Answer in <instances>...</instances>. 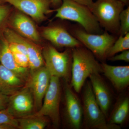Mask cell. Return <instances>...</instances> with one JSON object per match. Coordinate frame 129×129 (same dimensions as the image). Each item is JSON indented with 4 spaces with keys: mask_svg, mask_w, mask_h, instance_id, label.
I'll list each match as a JSON object with an SVG mask.
<instances>
[{
    "mask_svg": "<svg viewBox=\"0 0 129 129\" xmlns=\"http://www.w3.org/2000/svg\"><path fill=\"white\" fill-rule=\"evenodd\" d=\"M71 85L79 93L91 75L102 73L101 64L90 50L83 46L72 48Z\"/></svg>",
    "mask_w": 129,
    "mask_h": 129,
    "instance_id": "1",
    "label": "cell"
},
{
    "mask_svg": "<svg viewBox=\"0 0 129 129\" xmlns=\"http://www.w3.org/2000/svg\"><path fill=\"white\" fill-rule=\"evenodd\" d=\"M55 17L75 22L89 33L100 34L101 26L88 7L72 0H62V3L55 10Z\"/></svg>",
    "mask_w": 129,
    "mask_h": 129,
    "instance_id": "2",
    "label": "cell"
},
{
    "mask_svg": "<svg viewBox=\"0 0 129 129\" xmlns=\"http://www.w3.org/2000/svg\"><path fill=\"white\" fill-rule=\"evenodd\" d=\"M125 5L120 0H96L90 8L101 27L112 34H118L119 16Z\"/></svg>",
    "mask_w": 129,
    "mask_h": 129,
    "instance_id": "3",
    "label": "cell"
},
{
    "mask_svg": "<svg viewBox=\"0 0 129 129\" xmlns=\"http://www.w3.org/2000/svg\"><path fill=\"white\" fill-rule=\"evenodd\" d=\"M83 117L86 127L95 129H119V125L109 124L98 104L89 81L85 84L83 93Z\"/></svg>",
    "mask_w": 129,
    "mask_h": 129,
    "instance_id": "4",
    "label": "cell"
},
{
    "mask_svg": "<svg viewBox=\"0 0 129 129\" xmlns=\"http://www.w3.org/2000/svg\"><path fill=\"white\" fill-rule=\"evenodd\" d=\"M73 35L101 60L107 58L108 50L116 40L114 36L107 31L100 34L75 29L73 30Z\"/></svg>",
    "mask_w": 129,
    "mask_h": 129,
    "instance_id": "5",
    "label": "cell"
},
{
    "mask_svg": "<svg viewBox=\"0 0 129 129\" xmlns=\"http://www.w3.org/2000/svg\"><path fill=\"white\" fill-rule=\"evenodd\" d=\"M60 78L51 76L48 90L40 108L34 115L48 117L54 126L58 127L60 123V106L61 90Z\"/></svg>",
    "mask_w": 129,
    "mask_h": 129,
    "instance_id": "6",
    "label": "cell"
},
{
    "mask_svg": "<svg viewBox=\"0 0 129 129\" xmlns=\"http://www.w3.org/2000/svg\"><path fill=\"white\" fill-rule=\"evenodd\" d=\"M43 54L45 67L51 76L68 79L72 66V51L60 52L48 46L44 49Z\"/></svg>",
    "mask_w": 129,
    "mask_h": 129,
    "instance_id": "7",
    "label": "cell"
},
{
    "mask_svg": "<svg viewBox=\"0 0 129 129\" xmlns=\"http://www.w3.org/2000/svg\"><path fill=\"white\" fill-rule=\"evenodd\" d=\"M34 104L32 92L27 87L9 96L6 109L13 117L18 118L32 115Z\"/></svg>",
    "mask_w": 129,
    "mask_h": 129,
    "instance_id": "8",
    "label": "cell"
},
{
    "mask_svg": "<svg viewBox=\"0 0 129 129\" xmlns=\"http://www.w3.org/2000/svg\"><path fill=\"white\" fill-rule=\"evenodd\" d=\"M51 75L45 66L31 73L27 86L32 92L36 109L39 110L47 90Z\"/></svg>",
    "mask_w": 129,
    "mask_h": 129,
    "instance_id": "9",
    "label": "cell"
},
{
    "mask_svg": "<svg viewBox=\"0 0 129 129\" xmlns=\"http://www.w3.org/2000/svg\"><path fill=\"white\" fill-rule=\"evenodd\" d=\"M64 93L65 117L67 123L72 129H80L83 122V105L78 97L67 85L64 88Z\"/></svg>",
    "mask_w": 129,
    "mask_h": 129,
    "instance_id": "10",
    "label": "cell"
},
{
    "mask_svg": "<svg viewBox=\"0 0 129 129\" xmlns=\"http://www.w3.org/2000/svg\"><path fill=\"white\" fill-rule=\"evenodd\" d=\"M12 5L35 20H44L46 15L51 12L50 0H2Z\"/></svg>",
    "mask_w": 129,
    "mask_h": 129,
    "instance_id": "11",
    "label": "cell"
},
{
    "mask_svg": "<svg viewBox=\"0 0 129 129\" xmlns=\"http://www.w3.org/2000/svg\"><path fill=\"white\" fill-rule=\"evenodd\" d=\"M42 35L45 39L58 47L73 48L83 46L75 37L60 26L45 28L42 32Z\"/></svg>",
    "mask_w": 129,
    "mask_h": 129,
    "instance_id": "12",
    "label": "cell"
},
{
    "mask_svg": "<svg viewBox=\"0 0 129 129\" xmlns=\"http://www.w3.org/2000/svg\"><path fill=\"white\" fill-rule=\"evenodd\" d=\"M89 78L96 100L106 117L112 103L110 91L99 74H92Z\"/></svg>",
    "mask_w": 129,
    "mask_h": 129,
    "instance_id": "13",
    "label": "cell"
},
{
    "mask_svg": "<svg viewBox=\"0 0 129 129\" xmlns=\"http://www.w3.org/2000/svg\"><path fill=\"white\" fill-rule=\"evenodd\" d=\"M101 65L102 73L117 89H124L129 85V66H113L105 63Z\"/></svg>",
    "mask_w": 129,
    "mask_h": 129,
    "instance_id": "14",
    "label": "cell"
},
{
    "mask_svg": "<svg viewBox=\"0 0 129 129\" xmlns=\"http://www.w3.org/2000/svg\"><path fill=\"white\" fill-rule=\"evenodd\" d=\"M23 79L14 72L0 64V90L10 96L21 89Z\"/></svg>",
    "mask_w": 129,
    "mask_h": 129,
    "instance_id": "15",
    "label": "cell"
},
{
    "mask_svg": "<svg viewBox=\"0 0 129 129\" xmlns=\"http://www.w3.org/2000/svg\"><path fill=\"white\" fill-rule=\"evenodd\" d=\"M13 27L21 34L31 40L38 41L40 35L34 24L27 16L18 13L13 17L12 21Z\"/></svg>",
    "mask_w": 129,
    "mask_h": 129,
    "instance_id": "16",
    "label": "cell"
},
{
    "mask_svg": "<svg viewBox=\"0 0 129 129\" xmlns=\"http://www.w3.org/2000/svg\"><path fill=\"white\" fill-rule=\"evenodd\" d=\"M0 63L5 68L23 79L27 75L28 68H22L17 64L8 42L5 38L2 40L0 44Z\"/></svg>",
    "mask_w": 129,
    "mask_h": 129,
    "instance_id": "17",
    "label": "cell"
},
{
    "mask_svg": "<svg viewBox=\"0 0 129 129\" xmlns=\"http://www.w3.org/2000/svg\"><path fill=\"white\" fill-rule=\"evenodd\" d=\"M129 113V97L122 96L118 100L112 111L108 123L118 125L123 124L127 120Z\"/></svg>",
    "mask_w": 129,
    "mask_h": 129,
    "instance_id": "18",
    "label": "cell"
},
{
    "mask_svg": "<svg viewBox=\"0 0 129 129\" xmlns=\"http://www.w3.org/2000/svg\"><path fill=\"white\" fill-rule=\"evenodd\" d=\"M24 44L27 48L29 68L31 73L45 66L43 56L37 47L25 40H24Z\"/></svg>",
    "mask_w": 129,
    "mask_h": 129,
    "instance_id": "19",
    "label": "cell"
},
{
    "mask_svg": "<svg viewBox=\"0 0 129 129\" xmlns=\"http://www.w3.org/2000/svg\"><path fill=\"white\" fill-rule=\"evenodd\" d=\"M18 129H43L47 125V121L44 117L32 114L17 118Z\"/></svg>",
    "mask_w": 129,
    "mask_h": 129,
    "instance_id": "20",
    "label": "cell"
},
{
    "mask_svg": "<svg viewBox=\"0 0 129 129\" xmlns=\"http://www.w3.org/2000/svg\"><path fill=\"white\" fill-rule=\"evenodd\" d=\"M129 49V33L124 35L119 36L108 50L107 58Z\"/></svg>",
    "mask_w": 129,
    "mask_h": 129,
    "instance_id": "21",
    "label": "cell"
},
{
    "mask_svg": "<svg viewBox=\"0 0 129 129\" xmlns=\"http://www.w3.org/2000/svg\"><path fill=\"white\" fill-rule=\"evenodd\" d=\"M120 27L118 34L124 35L129 33V7L124 9L119 16Z\"/></svg>",
    "mask_w": 129,
    "mask_h": 129,
    "instance_id": "22",
    "label": "cell"
},
{
    "mask_svg": "<svg viewBox=\"0 0 129 129\" xmlns=\"http://www.w3.org/2000/svg\"><path fill=\"white\" fill-rule=\"evenodd\" d=\"M0 125H9L18 128L17 118L10 113L7 109L0 111Z\"/></svg>",
    "mask_w": 129,
    "mask_h": 129,
    "instance_id": "23",
    "label": "cell"
},
{
    "mask_svg": "<svg viewBox=\"0 0 129 129\" xmlns=\"http://www.w3.org/2000/svg\"><path fill=\"white\" fill-rule=\"evenodd\" d=\"M17 64L22 68H28L29 66L28 56L23 53L10 48Z\"/></svg>",
    "mask_w": 129,
    "mask_h": 129,
    "instance_id": "24",
    "label": "cell"
},
{
    "mask_svg": "<svg viewBox=\"0 0 129 129\" xmlns=\"http://www.w3.org/2000/svg\"><path fill=\"white\" fill-rule=\"evenodd\" d=\"M108 60L112 61H124L126 62H129V50L122 52L120 54L115 55L108 58Z\"/></svg>",
    "mask_w": 129,
    "mask_h": 129,
    "instance_id": "25",
    "label": "cell"
},
{
    "mask_svg": "<svg viewBox=\"0 0 129 129\" xmlns=\"http://www.w3.org/2000/svg\"><path fill=\"white\" fill-rule=\"evenodd\" d=\"M9 97L3 94L0 90V111L7 108L9 101Z\"/></svg>",
    "mask_w": 129,
    "mask_h": 129,
    "instance_id": "26",
    "label": "cell"
},
{
    "mask_svg": "<svg viewBox=\"0 0 129 129\" xmlns=\"http://www.w3.org/2000/svg\"><path fill=\"white\" fill-rule=\"evenodd\" d=\"M9 11V8L7 6L0 5V24L7 17Z\"/></svg>",
    "mask_w": 129,
    "mask_h": 129,
    "instance_id": "27",
    "label": "cell"
},
{
    "mask_svg": "<svg viewBox=\"0 0 129 129\" xmlns=\"http://www.w3.org/2000/svg\"><path fill=\"white\" fill-rule=\"evenodd\" d=\"M72 1L81 5L86 6L90 9L91 8L94 3L93 0H72Z\"/></svg>",
    "mask_w": 129,
    "mask_h": 129,
    "instance_id": "28",
    "label": "cell"
},
{
    "mask_svg": "<svg viewBox=\"0 0 129 129\" xmlns=\"http://www.w3.org/2000/svg\"><path fill=\"white\" fill-rule=\"evenodd\" d=\"M50 1L51 5L57 8L59 7L62 3V0H50Z\"/></svg>",
    "mask_w": 129,
    "mask_h": 129,
    "instance_id": "29",
    "label": "cell"
},
{
    "mask_svg": "<svg viewBox=\"0 0 129 129\" xmlns=\"http://www.w3.org/2000/svg\"><path fill=\"white\" fill-rule=\"evenodd\" d=\"M14 127L9 125H0V129H14Z\"/></svg>",
    "mask_w": 129,
    "mask_h": 129,
    "instance_id": "30",
    "label": "cell"
},
{
    "mask_svg": "<svg viewBox=\"0 0 129 129\" xmlns=\"http://www.w3.org/2000/svg\"><path fill=\"white\" fill-rule=\"evenodd\" d=\"M125 6L128 5L129 4V0H120Z\"/></svg>",
    "mask_w": 129,
    "mask_h": 129,
    "instance_id": "31",
    "label": "cell"
},
{
    "mask_svg": "<svg viewBox=\"0 0 129 129\" xmlns=\"http://www.w3.org/2000/svg\"><path fill=\"white\" fill-rule=\"evenodd\" d=\"M1 3V0H0V3Z\"/></svg>",
    "mask_w": 129,
    "mask_h": 129,
    "instance_id": "32",
    "label": "cell"
}]
</instances>
